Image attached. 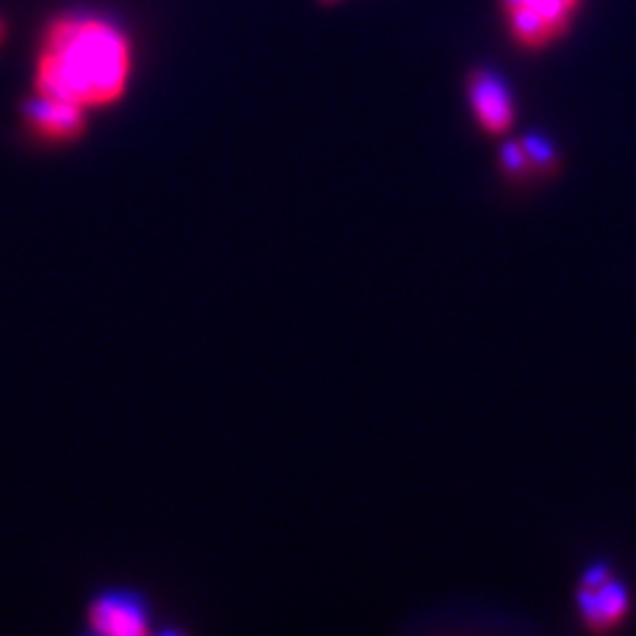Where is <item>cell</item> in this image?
<instances>
[{
	"mask_svg": "<svg viewBox=\"0 0 636 636\" xmlns=\"http://www.w3.org/2000/svg\"><path fill=\"white\" fill-rule=\"evenodd\" d=\"M130 75V43L117 24L93 14H67L43 35L38 93L77 106H104L122 96Z\"/></svg>",
	"mask_w": 636,
	"mask_h": 636,
	"instance_id": "1",
	"label": "cell"
},
{
	"mask_svg": "<svg viewBox=\"0 0 636 636\" xmlns=\"http://www.w3.org/2000/svg\"><path fill=\"white\" fill-rule=\"evenodd\" d=\"M501 3L507 8L512 35L523 46L538 48L568 30L581 0H501Z\"/></svg>",
	"mask_w": 636,
	"mask_h": 636,
	"instance_id": "3",
	"label": "cell"
},
{
	"mask_svg": "<svg viewBox=\"0 0 636 636\" xmlns=\"http://www.w3.org/2000/svg\"><path fill=\"white\" fill-rule=\"evenodd\" d=\"M324 3H334V0H324Z\"/></svg>",
	"mask_w": 636,
	"mask_h": 636,
	"instance_id": "10",
	"label": "cell"
},
{
	"mask_svg": "<svg viewBox=\"0 0 636 636\" xmlns=\"http://www.w3.org/2000/svg\"><path fill=\"white\" fill-rule=\"evenodd\" d=\"M0 40H3V22H0Z\"/></svg>",
	"mask_w": 636,
	"mask_h": 636,
	"instance_id": "9",
	"label": "cell"
},
{
	"mask_svg": "<svg viewBox=\"0 0 636 636\" xmlns=\"http://www.w3.org/2000/svg\"><path fill=\"white\" fill-rule=\"evenodd\" d=\"M88 621L93 631L109 636H141L149 631L146 605L125 591L101 594L88 610Z\"/></svg>",
	"mask_w": 636,
	"mask_h": 636,
	"instance_id": "4",
	"label": "cell"
},
{
	"mask_svg": "<svg viewBox=\"0 0 636 636\" xmlns=\"http://www.w3.org/2000/svg\"><path fill=\"white\" fill-rule=\"evenodd\" d=\"M470 99L477 120L488 133H504L515 120L509 85L493 72H477L470 83Z\"/></svg>",
	"mask_w": 636,
	"mask_h": 636,
	"instance_id": "5",
	"label": "cell"
},
{
	"mask_svg": "<svg viewBox=\"0 0 636 636\" xmlns=\"http://www.w3.org/2000/svg\"><path fill=\"white\" fill-rule=\"evenodd\" d=\"M520 146H523L525 157H528L530 173H533V170H538V173H549V170H554V165H557V152H554V144L549 138L538 136V133H530V136H525L523 141H520Z\"/></svg>",
	"mask_w": 636,
	"mask_h": 636,
	"instance_id": "7",
	"label": "cell"
},
{
	"mask_svg": "<svg viewBox=\"0 0 636 636\" xmlns=\"http://www.w3.org/2000/svg\"><path fill=\"white\" fill-rule=\"evenodd\" d=\"M24 117L32 128L38 130L40 136L51 138V141H69L75 138L85 125V109L72 104V101L53 99L46 93H38L35 99L27 104Z\"/></svg>",
	"mask_w": 636,
	"mask_h": 636,
	"instance_id": "6",
	"label": "cell"
},
{
	"mask_svg": "<svg viewBox=\"0 0 636 636\" xmlns=\"http://www.w3.org/2000/svg\"><path fill=\"white\" fill-rule=\"evenodd\" d=\"M501 162L507 167L509 173H530V165H528V157H525L523 146L520 144H509L504 146V152H501Z\"/></svg>",
	"mask_w": 636,
	"mask_h": 636,
	"instance_id": "8",
	"label": "cell"
},
{
	"mask_svg": "<svg viewBox=\"0 0 636 636\" xmlns=\"http://www.w3.org/2000/svg\"><path fill=\"white\" fill-rule=\"evenodd\" d=\"M576 605L591 631H610L626 618L631 597L629 589L615 578L610 565L597 562L583 573L578 583Z\"/></svg>",
	"mask_w": 636,
	"mask_h": 636,
	"instance_id": "2",
	"label": "cell"
}]
</instances>
